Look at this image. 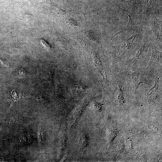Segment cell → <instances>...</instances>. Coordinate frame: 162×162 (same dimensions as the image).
Returning a JSON list of instances; mask_svg holds the SVG:
<instances>
[{
	"label": "cell",
	"mask_w": 162,
	"mask_h": 162,
	"mask_svg": "<svg viewBox=\"0 0 162 162\" xmlns=\"http://www.w3.org/2000/svg\"><path fill=\"white\" fill-rule=\"evenodd\" d=\"M149 19L154 38L156 42L162 44V21L159 20L156 16L151 17Z\"/></svg>",
	"instance_id": "cell-1"
},
{
	"label": "cell",
	"mask_w": 162,
	"mask_h": 162,
	"mask_svg": "<svg viewBox=\"0 0 162 162\" xmlns=\"http://www.w3.org/2000/svg\"><path fill=\"white\" fill-rule=\"evenodd\" d=\"M140 0H125L124 5L125 10L124 11L127 15H129L135 18L140 12L139 9V5Z\"/></svg>",
	"instance_id": "cell-2"
},
{
	"label": "cell",
	"mask_w": 162,
	"mask_h": 162,
	"mask_svg": "<svg viewBox=\"0 0 162 162\" xmlns=\"http://www.w3.org/2000/svg\"><path fill=\"white\" fill-rule=\"evenodd\" d=\"M47 1L51 7L57 15L64 18L67 16V12L64 8L54 3L50 0H48Z\"/></svg>",
	"instance_id": "cell-3"
},
{
	"label": "cell",
	"mask_w": 162,
	"mask_h": 162,
	"mask_svg": "<svg viewBox=\"0 0 162 162\" xmlns=\"http://www.w3.org/2000/svg\"><path fill=\"white\" fill-rule=\"evenodd\" d=\"M0 62L2 65L5 66V67H8L9 66V63H8L6 60H4L2 58H0Z\"/></svg>",
	"instance_id": "cell-4"
},
{
	"label": "cell",
	"mask_w": 162,
	"mask_h": 162,
	"mask_svg": "<svg viewBox=\"0 0 162 162\" xmlns=\"http://www.w3.org/2000/svg\"><path fill=\"white\" fill-rule=\"evenodd\" d=\"M42 43L43 45V46L46 47V48L48 49H50V45L48 44L46 41L44 40L43 39H42L41 40Z\"/></svg>",
	"instance_id": "cell-5"
}]
</instances>
